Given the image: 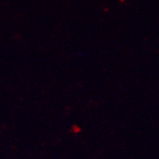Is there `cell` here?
<instances>
[]
</instances>
